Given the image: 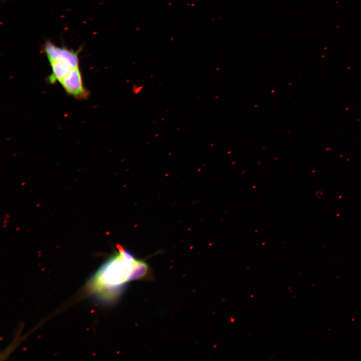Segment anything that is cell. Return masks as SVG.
Wrapping results in <instances>:
<instances>
[{"instance_id":"obj_2","label":"cell","mask_w":361,"mask_h":361,"mask_svg":"<svg viewBox=\"0 0 361 361\" xmlns=\"http://www.w3.org/2000/svg\"><path fill=\"white\" fill-rule=\"evenodd\" d=\"M42 49L52 70L46 79L48 83L59 84L69 96L77 100L87 99L90 91L84 85L80 67V49L59 46L50 41L45 42Z\"/></svg>"},{"instance_id":"obj_1","label":"cell","mask_w":361,"mask_h":361,"mask_svg":"<svg viewBox=\"0 0 361 361\" xmlns=\"http://www.w3.org/2000/svg\"><path fill=\"white\" fill-rule=\"evenodd\" d=\"M151 274L145 261L137 259L119 246L117 251L94 275L89 289L99 300L112 301L120 296L128 282L148 279Z\"/></svg>"}]
</instances>
